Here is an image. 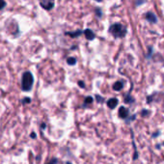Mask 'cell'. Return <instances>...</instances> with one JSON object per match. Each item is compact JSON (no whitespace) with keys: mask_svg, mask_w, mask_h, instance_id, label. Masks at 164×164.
I'll list each match as a JSON object with an SVG mask.
<instances>
[{"mask_svg":"<svg viewBox=\"0 0 164 164\" xmlns=\"http://www.w3.org/2000/svg\"><path fill=\"white\" fill-rule=\"evenodd\" d=\"M34 84V76L30 72H24L21 77V90L24 92H30Z\"/></svg>","mask_w":164,"mask_h":164,"instance_id":"obj_1","label":"cell"},{"mask_svg":"<svg viewBox=\"0 0 164 164\" xmlns=\"http://www.w3.org/2000/svg\"><path fill=\"white\" fill-rule=\"evenodd\" d=\"M108 32L111 34L114 38H124L126 35V28L121 23H114L109 27Z\"/></svg>","mask_w":164,"mask_h":164,"instance_id":"obj_2","label":"cell"},{"mask_svg":"<svg viewBox=\"0 0 164 164\" xmlns=\"http://www.w3.org/2000/svg\"><path fill=\"white\" fill-rule=\"evenodd\" d=\"M39 2L42 8L47 11L52 10L55 5V0H39Z\"/></svg>","mask_w":164,"mask_h":164,"instance_id":"obj_3","label":"cell"},{"mask_svg":"<svg viewBox=\"0 0 164 164\" xmlns=\"http://www.w3.org/2000/svg\"><path fill=\"white\" fill-rule=\"evenodd\" d=\"M118 116L120 119H123V120H126L129 117V110L125 107V106H121L119 108V111H118Z\"/></svg>","mask_w":164,"mask_h":164,"instance_id":"obj_4","label":"cell"},{"mask_svg":"<svg viewBox=\"0 0 164 164\" xmlns=\"http://www.w3.org/2000/svg\"><path fill=\"white\" fill-rule=\"evenodd\" d=\"M119 103V100L117 98H111L106 101V105L109 109H115L117 107V105Z\"/></svg>","mask_w":164,"mask_h":164,"instance_id":"obj_5","label":"cell"},{"mask_svg":"<svg viewBox=\"0 0 164 164\" xmlns=\"http://www.w3.org/2000/svg\"><path fill=\"white\" fill-rule=\"evenodd\" d=\"M145 18L150 23H157V16H155L153 12H147L145 15Z\"/></svg>","mask_w":164,"mask_h":164,"instance_id":"obj_6","label":"cell"},{"mask_svg":"<svg viewBox=\"0 0 164 164\" xmlns=\"http://www.w3.org/2000/svg\"><path fill=\"white\" fill-rule=\"evenodd\" d=\"M84 33V35L86 37V39H87L88 41H93L94 39L96 38V35H95V33H94L91 29H89V28H87V29H85L83 31Z\"/></svg>","mask_w":164,"mask_h":164,"instance_id":"obj_7","label":"cell"},{"mask_svg":"<svg viewBox=\"0 0 164 164\" xmlns=\"http://www.w3.org/2000/svg\"><path fill=\"white\" fill-rule=\"evenodd\" d=\"M112 88L114 91L116 92H120L121 90H123V88H124V83H123L122 81H116L115 83L113 84Z\"/></svg>","mask_w":164,"mask_h":164,"instance_id":"obj_8","label":"cell"},{"mask_svg":"<svg viewBox=\"0 0 164 164\" xmlns=\"http://www.w3.org/2000/svg\"><path fill=\"white\" fill-rule=\"evenodd\" d=\"M82 33H83V31L82 30H76L75 32H66L65 34L69 36V37H72V38H76V37H79Z\"/></svg>","mask_w":164,"mask_h":164,"instance_id":"obj_9","label":"cell"},{"mask_svg":"<svg viewBox=\"0 0 164 164\" xmlns=\"http://www.w3.org/2000/svg\"><path fill=\"white\" fill-rule=\"evenodd\" d=\"M124 101H125V103L131 104V103H133L134 102V98L131 97L129 94H126V96L124 98Z\"/></svg>","mask_w":164,"mask_h":164,"instance_id":"obj_10","label":"cell"},{"mask_svg":"<svg viewBox=\"0 0 164 164\" xmlns=\"http://www.w3.org/2000/svg\"><path fill=\"white\" fill-rule=\"evenodd\" d=\"M67 63L69 66H75L76 64V59L75 58V57H69V58L67 59Z\"/></svg>","mask_w":164,"mask_h":164,"instance_id":"obj_11","label":"cell"},{"mask_svg":"<svg viewBox=\"0 0 164 164\" xmlns=\"http://www.w3.org/2000/svg\"><path fill=\"white\" fill-rule=\"evenodd\" d=\"M151 114V111L149 109H143L141 111V116L142 117H149Z\"/></svg>","mask_w":164,"mask_h":164,"instance_id":"obj_12","label":"cell"},{"mask_svg":"<svg viewBox=\"0 0 164 164\" xmlns=\"http://www.w3.org/2000/svg\"><path fill=\"white\" fill-rule=\"evenodd\" d=\"M94 101V98H92V97H87V98H85V100H84V103L85 104H90V103H92V102Z\"/></svg>","mask_w":164,"mask_h":164,"instance_id":"obj_13","label":"cell"},{"mask_svg":"<svg viewBox=\"0 0 164 164\" xmlns=\"http://www.w3.org/2000/svg\"><path fill=\"white\" fill-rule=\"evenodd\" d=\"M147 0H135V5L136 6H141L142 4H144Z\"/></svg>","mask_w":164,"mask_h":164,"instance_id":"obj_14","label":"cell"},{"mask_svg":"<svg viewBox=\"0 0 164 164\" xmlns=\"http://www.w3.org/2000/svg\"><path fill=\"white\" fill-rule=\"evenodd\" d=\"M30 102H31V98H24L22 100V103L23 104H28V103H30Z\"/></svg>","mask_w":164,"mask_h":164,"instance_id":"obj_15","label":"cell"},{"mask_svg":"<svg viewBox=\"0 0 164 164\" xmlns=\"http://www.w3.org/2000/svg\"><path fill=\"white\" fill-rule=\"evenodd\" d=\"M95 12H96V15H97V16H98V18H101L102 13H101V10H100V9H98V8H96Z\"/></svg>","mask_w":164,"mask_h":164,"instance_id":"obj_16","label":"cell"},{"mask_svg":"<svg viewBox=\"0 0 164 164\" xmlns=\"http://www.w3.org/2000/svg\"><path fill=\"white\" fill-rule=\"evenodd\" d=\"M96 98H97V101L98 102H103L104 101V98H102V97H100V96H98V95H96Z\"/></svg>","mask_w":164,"mask_h":164,"instance_id":"obj_17","label":"cell"},{"mask_svg":"<svg viewBox=\"0 0 164 164\" xmlns=\"http://www.w3.org/2000/svg\"><path fill=\"white\" fill-rule=\"evenodd\" d=\"M135 118H136V115H132L131 117H129L126 120H125L126 123H129V122H131V121H133V120H135Z\"/></svg>","mask_w":164,"mask_h":164,"instance_id":"obj_18","label":"cell"},{"mask_svg":"<svg viewBox=\"0 0 164 164\" xmlns=\"http://www.w3.org/2000/svg\"><path fill=\"white\" fill-rule=\"evenodd\" d=\"M5 6H6L5 0H0V10H2L3 8H5Z\"/></svg>","mask_w":164,"mask_h":164,"instance_id":"obj_19","label":"cell"},{"mask_svg":"<svg viewBox=\"0 0 164 164\" xmlns=\"http://www.w3.org/2000/svg\"><path fill=\"white\" fill-rule=\"evenodd\" d=\"M57 161H58V160H57L56 158H52L50 161H49V162H47L46 164H57Z\"/></svg>","mask_w":164,"mask_h":164,"instance_id":"obj_20","label":"cell"},{"mask_svg":"<svg viewBox=\"0 0 164 164\" xmlns=\"http://www.w3.org/2000/svg\"><path fill=\"white\" fill-rule=\"evenodd\" d=\"M30 138H32V139H36V138H37V134H36V132H34V131H32V132L30 133Z\"/></svg>","mask_w":164,"mask_h":164,"instance_id":"obj_21","label":"cell"},{"mask_svg":"<svg viewBox=\"0 0 164 164\" xmlns=\"http://www.w3.org/2000/svg\"><path fill=\"white\" fill-rule=\"evenodd\" d=\"M78 85L80 86V88H84L85 87V84H84V82L83 81H78Z\"/></svg>","mask_w":164,"mask_h":164,"instance_id":"obj_22","label":"cell"},{"mask_svg":"<svg viewBox=\"0 0 164 164\" xmlns=\"http://www.w3.org/2000/svg\"><path fill=\"white\" fill-rule=\"evenodd\" d=\"M46 124H44V123H43V124L42 125H41V129H46Z\"/></svg>","mask_w":164,"mask_h":164,"instance_id":"obj_23","label":"cell"},{"mask_svg":"<svg viewBox=\"0 0 164 164\" xmlns=\"http://www.w3.org/2000/svg\"><path fill=\"white\" fill-rule=\"evenodd\" d=\"M158 135H159V132H157V133L153 134V137H157V136H158Z\"/></svg>","mask_w":164,"mask_h":164,"instance_id":"obj_24","label":"cell"},{"mask_svg":"<svg viewBox=\"0 0 164 164\" xmlns=\"http://www.w3.org/2000/svg\"><path fill=\"white\" fill-rule=\"evenodd\" d=\"M95 1H98V2H100L101 0H95Z\"/></svg>","mask_w":164,"mask_h":164,"instance_id":"obj_25","label":"cell"},{"mask_svg":"<svg viewBox=\"0 0 164 164\" xmlns=\"http://www.w3.org/2000/svg\"><path fill=\"white\" fill-rule=\"evenodd\" d=\"M67 164H72L71 162H67Z\"/></svg>","mask_w":164,"mask_h":164,"instance_id":"obj_26","label":"cell"}]
</instances>
